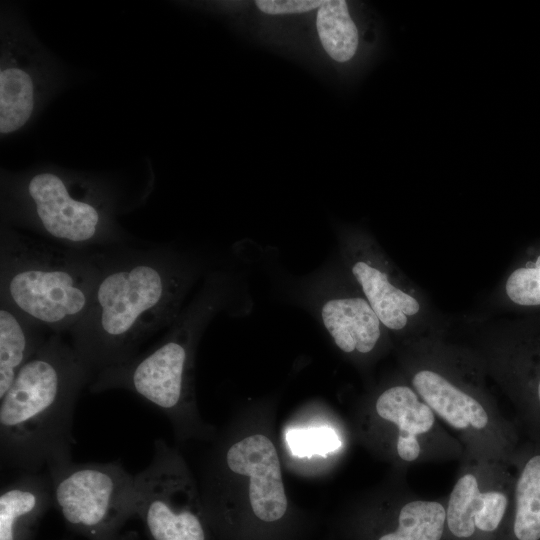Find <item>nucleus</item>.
<instances>
[{
  "instance_id": "obj_1",
  "label": "nucleus",
  "mask_w": 540,
  "mask_h": 540,
  "mask_svg": "<svg viewBox=\"0 0 540 540\" xmlns=\"http://www.w3.org/2000/svg\"><path fill=\"white\" fill-rule=\"evenodd\" d=\"M101 275L87 313L69 332L94 375L125 364L167 329L186 304L207 262L172 245L100 250Z\"/></svg>"
},
{
  "instance_id": "obj_2",
  "label": "nucleus",
  "mask_w": 540,
  "mask_h": 540,
  "mask_svg": "<svg viewBox=\"0 0 540 540\" xmlns=\"http://www.w3.org/2000/svg\"><path fill=\"white\" fill-rule=\"evenodd\" d=\"M94 373L62 334L51 333L0 398V455L20 471L71 460L75 404Z\"/></svg>"
},
{
  "instance_id": "obj_3",
  "label": "nucleus",
  "mask_w": 540,
  "mask_h": 540,
  "mask_svg": "<svg viewBox=\"0 0 540 540\" xmlns=\"http://www.w3.org/2000/svg\"><path fill=\"white\" fill-rule=\"evenodd\" d=\"M100 275V250L70 249L1 227L0 302L50 333H69L83 318Z\"/></svg>"
},
{
  "instance_id": "obj_4",
  "label": "nucleus",
  "mask_w": 540,
  "mask_h": 540,
  "mask_svg": "<svg viewBox=\"0 0 540 540\" xmlns=\"http://www.w3.org/2000/svg\"><path fill=\"white\" fill-rule=\"evenodd\" d=\"M3 199L11 222L57 245L81 251L126 245L109 200L87 182L42 171L11 183Z\"/></svg>"
},
{
  "instance_id": "obj_5",
  "label": "nucleus",
  "mask_w": 540,
  "mask_h": 540,
  "mask_svg": "<svg viewBox=\"0 0 540 540\" xmlns=\"http://www.w3.org/2000/svg\"><path fill=\"white\" fill-rule=\"evenodd\" d=\"M195 339L170 328L163 338L129 362L96 373L90 390L123 389L163 411L179 427L190 417L193 401Z\"/></svg>"
},
{
  "instance_id": "obj_6",
  "label": "nucleus",
  "mask_w": 540,
  "mask_h": 540,
  "mask_svg": "<svg viewBox=\"0 0 540 540\" xmlns=\"http://www.w3.org/2000/svg\"><path fill=\"white\" fill-rule=\"evenodd\" d=\"M53 502L64 519L92 533L115 525L134 512V476L118 462L49 466Z\"/></svg>"
},
{
  "instance_id": "obj_7",
  "label": "nucleus",
  "mask_w": 540,
  "mask_h": 540,
  "mask_svg": "<svg viewBox=\"0 0 540 540\" xmlns=\"http://www.w3.org/2000/svg\"><path fill=\"white\" fill-rule=\"evenodd\" d=\"M196 493L180 456L156 439L148 466L134 475L133 511L153 540H206Z\"/></svg>"
},
{
  "instance_id": "obj_8",
  "label": "nucleus",
  "mask_w": 540,
  "mask_h": 540,
  "mask_svg": "<svg viewBox=\"0 0 540 540\" xmlns=\"http://www.w3.org/2000/svg\"><path fill=\"white\" fill-rule=\"evenodd\" d=\"M299 287L302 301L342 352L368 354L376 348L383 325L358 286H347L334 270L325 268Z\"/></svg>"
},
{
  "instance_id": "obj_9",
  "label": "nucleus",
  "mask_w": 540,
  "mask_h": 540,
  "mask_svg": "<svg viewBox=\"0 0 540 540\" xmlns=\"http://www.w3.org/2000/svg\"><path fill=\"white\" fill-rule=\"evenodd\" d=\"M344 262L384 328L403 330L420 310L418 300L396 283L389 265L372 242L347 237L341 244Z\"/></svg>"
},
{
  "instance_id": "obj_10",
  "label": "nucleus",
  "mask_w": 540,
  "mask_h": 540,
  "mask_svg": "<svg viewBox=\"0 0 540 540\" xmlns=\"http://www.w3.org/2000/svg\"><path fill=\"white\" fill-rule=\"evenodd\" d=\"M31 43L2 26L0 63V132L21 129L32 117L42 85L39 55Z\"/></svg>"
},
{
  "instance_id": "obj_11",
  "label": "nucleus",
  "mask_w": 540,
  "mask_h": 540,
  "mask_svg": "<svg viewBox=\"0 0 540 540\" xmlns=\"http://www.w3.org/2000/svg\"><path fill=\"white\" fill-rule=\"evenodd\" d=\"M225 460L232 473L249 478V500L255 516L265 522L281 519L288 503L272 441L262 434L245 437L228 448Z\"/></svg>"
},
{
  "instance_id": "obj_12",
  "label": "nucleus",
  "mask_w": 540,
  "mask_h": 540,
  "mask_svg": "<svg viewBox=\"0 0 540 540\" xmlns=\"http://www.w3.org/2000/svg\"><path fill=\"white\" fill-rule=\"evenodd\" d=\"M508 506L507 496L500 491L482 492L472 473L462 475L453 487L446 510L450 532L458 538L472 536L475 529L495 531Z\"/></svg>"
},
{
  "instance_id": "obj_13",
  "label": "nucleus",
  "mask_w": 540,
  "mask_h": 540,
  "mask_svg": "<svg viewBox=\"0 0 540 540\" xmlns=\"http://www.w3.org/2000/svg\"><path fill=\"white\" fill-rule=\"evenodd\" d=\"M375 409L380 418L398 427L399 457L406 462L416 460L421 452L417 436L430 431L435 422L432 409L406 385H395L383 391Z\"/></svg>"
},
{
  "instance_id": "obj_14",
  "label": "nucleus",
  "mask_w": 540,
  "mask_h": 540,
  "mask_svg": "<svg viewBox=\"0 0 540 540\" xmlns=\"http://www.w3.org/2000/svg\"><path fill=\"white\" fill-rule=\"evenodd\" d=\"M419 397L455 429H483L489 418L483 405L473 396L433 370L422 369L412 377Z\"/></svg>"
},
{
  "instance_id": "obj_15",
  "label": "nucleus",
  "mask_w": 540,
  "mask_h": 540,
  "mask_svg": "<svg viewBox=\"0 0 540 540\" xmlns=\"http://www.w3.org/2000/svg\"><path fill=\"white\" fill-rule=\"evenodd\" d=\"M47 329L23 313L0 302V398L19 371L45 344Z\"/></svg>"
},
{
  "instance_id": "obj_16",
  "label": "nucleus",
  "mask_w": 540,
  "mask_h": 540,
  "mask_svg": "<svg viewBox=\"0 0 540 540\" xmlns=\"http://www.w3.org/2000/svg\"><path fill=\"white\" fill-rule=\"evenodd\" d=\"M53 502L48 474L22 471L1 488L0 540H19L23 524L29 523Z\"/></svg>"
},
{
  "instance_id": "obj_17",
  "label": "nucleus",
  "mask_w": 540,
  "mask_h": 540,
  "mask_svg": "<svg viewBox=\"0 0 540 540\" xmlns=\"http://www.w3.org/2000/svg\"><path fill=\"white\" fill-rule=\"evenodd\" d=\"M316 27L326 53L335 61L351 60L359 47V31L344 0H326L317 10Z\"/></svg>"
},
{
  "instance_id": "obj_18",
  "label": "nucleus",
  "mask_w": 540,
  "mask_h": 540,
  "mask_svg": "<svg viewBox=\"0 0 540 540\" xmlns=\"http://www.w3.org/2000/svg\"><path fill=\"white\" fill-rule=\"evenodd\" d=\"M513 533L517 540H540V454L529 458L517 480Z\"/></svg>"
},
{
  "instance_id": "obj_19",
  "label": "nucleus",
  "mask_w": 540,
  "mask_h": 540,
  "mask_svg": "<svg viewBox=\"0 0 540 540\" xmlns=\"http://www.w3.org/2000/svg\"><path fill=\"white\" fill-rule=\"evenodd\" d=\"M446 522V509L436 501L414 500L400 510L398 526L378 540H440Z\"/></svg>"
},
{
  "instance_id": "obj_20",
  "label": "nucleus",
  "mask_w": 540,
  "mask_h": 540,
  "mask_svg": "<svg viewBox=\"0 0 540 540\" xmlns=\"http://www.w3.org/2000/svg\"><path fill=\"white\" fill-rule=\"evenodd\" d=\"M510 303L525 309H540V245L533 247L505 281Z\"/></svg>"
},
{
  "instance_id": "obj_21",
  "label": "nucleus",
  "mask_w": 540,
  "mask_h": 540,
  "mask_svg": "<svg viewBox=\"0 0 540 540\" xmlns=\"http://www.w3.org/2000/svg\"><path fill=\"white\" fill-rule=\"evenodd\" d=\"M286 441L292 454L297 457L325 456L341 445L337 434L329 427L289 430Z\"/></svg>"
},
{
  "instance_id": "obj_22",
  "label": "nucleus",
  "mask_w": 540,
  "mask_h": 540,
  "mask_svg": "<svg viewBox=\"0 0 540 540\" xmlns=\"http://www.w3.org/2000/svg\"><path fill=\"white\" fill-rule=\"evenodd\" d=\"M323 0H258L260 11L269 15L300 14L318 9Z\"/></svg>"
},
{
  "instance_id": "obj_23",
  "label": "nucleus",
  "mask_w": 540,
  "mask_h": 540,
  "mask_svg": "<svg viewBox=\"0 0 540 540\" xmlns=\"http://www.w3.org/2000/svg\"><path fill=\"white\" fill-rule=\"evenodd\" d=\"M526 346L530 349L529 370H525L526 379L536 402L540 406V332H533L526 340Z\"/></svg>"
}]
</instances>
